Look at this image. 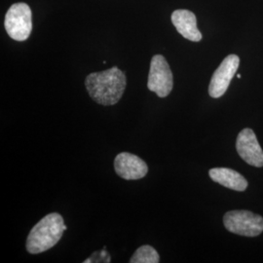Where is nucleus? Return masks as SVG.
Listing matches in <instances>:
<instances>
[{
  "label": "nucleus",
  "mask_w": 263,
  "mask_h": 263,
  "mask_svg": "<svg viewBox=\"0 0 263 263\" xmlns=\"http://www.w3.org/2000/svg\"><path fill=\"white\" fill-rule=\"evenodd\" d=\"M127 84L126 76L118 67L113 66L101 72H94L86 77L85 86L96 103L114 105L122 98Z\"/></svg>",
  "instance_id": "1"
},
{
  "label": "nucleus",
  "mask_w": 263,
  "mask_h": 263,
  "mask_svg": "<svg viewBox=\"0 0 263 263\" xmlns=\"http://www.w3.org/2000/svg\"><path fill=\"white\" fill-rule=\"evenodd\" d=\"M66 229L64 218L60 214L52 213L44 216L37 224L33 226L28 234V253L36 254L50 250L61 240Z\"/></svg>",
  "instance_id": "2"
},
{
  "label": "nucleus",
  "mask_w": 263,
  "mask_h": 263,
  "mask_svg": "<svg viewBox=\"0 0 263 263\" xmlns=\"http://www.w3.org/2000/svg\"><path fill=\"white\" fill-rule=\"evenodd\" d=\"M31 10L26 3L13 4L5 16V29L16 41L27 40L32 30Z\"/></svg>",
  "instance_id": "3"
},
{
  "label": "nucleus",
  "mask_w": 263,
  "mask_h": 263,
  "mask_svg": "<svg viewBox=\"0 0 263 263\" xmlns=\"http://www.w3.org/2000/svg\"><path fill=\"white\" fill-rule=\"evenodd\" d=\"M226 229L234 234L255 237L263 231V218L249 211H231L223 217Z\"/></svg>",
  "instance_id": "4"
},
{
  "label": "nucleus",
  "mask_w": 263,
  "mask_h": 263,
  "mask_svg": "<svg viewBox=\"0 0 263 263\" xmlns=\"http://www.w3.org/2000/svg\"><path fill=\"white\" fill-rule=\"evenodd\" d=\"M174 78L169 64L162 55H155L151 63L147 87L160 98L169 96L173 90Z\"/></svg>",
  "instance_id": "5"
},
{
  "label": "nucleus",
  "mask_w": 263,
  "mask_h": 263,
  "mask_svg": "<svg viewBox=\"0 0 263 263\" xmlns=\"http://www.w3.org/2000/svg\"><path fill=\"white\" fill-rule=\"evenodd\" d=\"M239 65L240 59L237 55H229L222 61L213 74L209 86V94L212 98L217 99L226 94Z\"/></svg>",
  "instance_id": "6"
},
{
  "label": "nucleus",
  "mask_w": 263,
  "mask_h": 263,
  "mask_svg": "<svg viewBox=\"0 0 263 263\" xmlns=\"http://www.w3.org/2000/svg\"><path fill=\"white\" fill-rule=\"evenodd\" d=\"M238 154L249 165L257 168L263 167V151L252 129L246 128L239 133L236 141Z\"/></svg>",
  "instance_id": "7"
},
{
  "label": "nucleus",
  "mask_w": 263,
  "mask_h": 263,
  "mask_svg": "<svg viewBox=\"0 0 263 263\" xmlns=\"http://www.w3.org/2000/svg\"><path fill=\"white\" fill-rule=\"evenodd\" d=\"M114 169L120 178L127 180L142 179L148 172L146 163L139 156L129 152H122L116 156Z\"/></svg>",
  "instance_id": "8"
},
{
  "label": "nucleus",
  "mask_w": 263,
  "mask_h": 263,
  "mask_svg": "<svg viewBox=\"0 0 263 263\" xmlns=\"http://www.w3.org/2000/svg\"><path fill=\"white\" fill-rule=\"evenodd\" d=\"M172 22L183 37L193 42H198L202 39V34L197 28L196 16L191 11L176 10L172 14Z\"/></svg>",
  "instance_id": "9"
},
{
  "label": "nucleus",
  "mask_w": 263,
  "mask_h": 263,
  "mask_svg": "<svg viewBox=\"0 0 263 263\" xmlns=\"http://www.w3.org/2000/svg\"><path fill=\"white\" fill-rule=\"evenodd\" d=\"M210 178L221 184L224 187L235 190V191H245L248 187V181L244 177L229 168H214L209 172Z\"/></svg>",
  "instance_id": "10"
},
{
  "label": "nucleus",
  "mask_w": 263,
  "mask_h": 263,
  "mask_svg": "<svg viewBox=\"0 0 263 263\" xmlns=\"http://www.w3.org/2000/svg\"><path fill=\"white\" fill-rule=\"evenodd\" d=\"M160 256L154 248L148 245L139 248L130 259L131 263H158Z\"/></svg>",
  "instance_id": "11"
},
{
  "label": "nucleus",
  "mask_w": 263,
  "mask_h": 263,
  "mask_svg": "<svg viewBox=\"0 0 263 263\" xmlns=\"http://www.w3.org/2000/svg\"><path fill=\"white\" fill-rule=\"evenodd\" d=\"M237 77H238V78H241V77H242V76H241V74H237Z\"/></svg>",
  "instance_id": "12"
}]
</instances>
